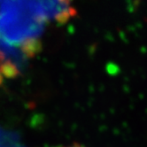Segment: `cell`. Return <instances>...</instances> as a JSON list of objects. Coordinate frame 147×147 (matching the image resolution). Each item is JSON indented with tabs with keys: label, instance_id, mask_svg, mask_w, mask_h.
Wrapping results in <instances>:
<instances>
[{
	"label": "cell",
	"instance_id": "obj_1",
	"mask_svg": "<svg viewBox=\"0 0 147 147\" xmlns=\"http://www.w3.org/2000/svg\"><path fill=\"white\" fill-rule=\"evenodd\" d=\"M68 147H83V146H82V145H79V144H73V145H71V146H68Z\"/></svg>",
	"mask_w": 147,
	"mask_h": 147
}]
</instances>
